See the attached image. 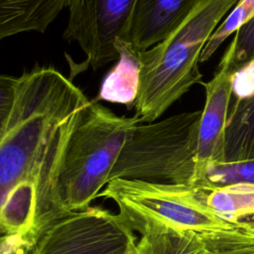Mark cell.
I'll list each match as a JSON object with an SVG mask.
<instances>
[{
    "label": "cell",
    "instance_id": "13",
    "mask_svg": "<svg viewBox=\"0 0 254 254\" xmlns=\"http://www.w3.org/2000/svg\"><path fill=\"white\" fill-rule=\"evenodd\" d=\"M195 190L204 204L223 221L233 225L245 223L254 226L253 184L236 183Z\"/></svg>",
    "mask_w": 254,
    "mask_h": 254
},
{
    "label": "cell",
    "instance_id": "3",
    "mask_svg": "<svg viewBox=\"0 0 254 254\" xmlns=\"http://www.w3.org/2000/svg\"><path fill=\"white\" fill-rule=\"evenodd\" d=\"M138 118L119 116L90 101L74 128L63 159L57 192L65 213L89 206L107 185L111 171Z\"/></svg>",
    "mask_w": 254,
    "mask_h": 254
},
{
    "label": "cell",
    "instance_id": "22",
    "mask_svg": "<svg viewBox=\"0 0 254 254\" xmlns=\"http://www.w3.org/2000/svg\"><path fill=\"white\" fill-rule=\"evenodd\" d=\"M135 254H145V253H143L142 251H140L139 249H137V246H136V253Z\"/></svg>",
    "mask_w": 254,
    "mask_h": 254
},
{
    "label": "cell",
    "instance_id": "17",
    "mask_svg": "<svg viewBox=\"0 0 254 254\" xmlns=\"http://www.w3.org/2000/svg\"><path fill=\"white\" fill-rule=\"evenodd\" d=\"M236 183L254 185V160L211 164L195 189H211Z\"/></svg>",
    "mask_w": 254,
    "mask_h": 254
},
{
    "label": "cell",
    "instance_id": "20",
    "mask_svg": "<svg viewBox=\"0 0 254 254\" xmlns=\"http://www.w3.org/2000/svg\"><path fill=\"white\" fill-rule=\"evenodd\" d=\"M254 95V61L234 70L232 77V97L245 98Z\"/></svg>",
    "mask_w": 254,
    "mask_h": 254
},
{
    "label": "cell",
    "instance_id": "15",
    "mask_svg": "<svg viewBox=\"0 0 254 254\" xmlns=\"http://www.w3.org/2000/svg\"><path fill=\"white\" fill-rule=\"evenodd\" d=\"M200 233L208 254H254L253 225L240 223Z\"/></svg>",
    "mask_w": 254,
    "mask_h": 254
},
{
    "label": "cell",
    "instance_id": "19",
    "mask_svg": "<svg viewBox=\"0 0 254 254\" xmlns=\"http://www.w3.org/2000/svg\"><path fill=\"white\" fill-rule=\"evenodd\" d=\"M18 77L0 73V138L13 108Z\"/></svg>",
    "mask_w": 254,
    "mask_h": 254
},
{
    "label": "cell",
    "instance_id": "5",
    "mask_svg": "<svg viewBox=\"0 0 254 254\" xmlns=\"http://www.w3.org/2000/svg\"><path fill=\"white\" fill-rule=\"evenodd\" d=\"M97 196L112 199L124 217H143L198 232L233 226L217 217L189 186L113 179Z\"/></svg>",
    "mask_w": 254,
    "mask_h": 254
},
{
    "label": "cell",
    "instance_id": "12",
    "mask_svg": "<svg viewBox=\"0 0 254 254\" xmlns=\"http://www.w3.org/2000/svg\"><path fill=\"white\" fill-rule=\"evenodd\" d=\"M254 160V95L233 98L223 130L217 163Z\"/></svg>",
    "mask_w": 254,
    "mask_h": 254
},
{
    "label": "cell",
    "instance_id": "18",
    "mask_svg": "<svg viewBox=\"0 0 254 254\" xmlns=\"http://www.w3.org/2000/svg\"><path fill=\"white\" fill-rule=\"evenodd\" d=\"M232 42L234 44L232 59L234 69L254 61V16L233 34Z\"/></svg>",
    "mask_w": 254,
    "mask_h": 254
},
{
    "label": "cell",
    "instance_id": "16",
    "mask_svg": "<svg viewBox=\"0 0 254 254\" xmlns=\"http://www.w3.org/2000/svg\"><path fill=\"white\" fill-rule=\"evenodd\" d=\"M254 16V0H237L207 41L200 64L207 62L229 36H232L244 23Z\"/></svg>",
    "mask_w": 254,
    "mask_h": 254
},
{
    "label": "cell",
    "instance_id": "21",
    "mask_svg": "<svg viewBox=\"0 0 254 254\" xmlns=\"http://www.w3.org/2000/svg\"><path fill=\"white\" fill-rule=\"evenodd\" d=\"M37 241L22 234L11 235L0 241V254H30Z\"/></svg>",
    "mask_w": 254,
    "mask_h": 254
},
{
    "label": "cell",
    "instance_id": "11",
    "mask_svg": "<svg viewBox=\"0 0 254 254\" xmlns=\"http://www.w3.org/2000/svg\"><path fill=\"white\" fill-rule=\"evenodd\" d=\"M69 0H0V41L25 32L44 33Z\"/></svg>",
    "mask_w": 254,
    "mask_h": 254
},
{
    "label": "cell",
    "instance_id": "7",
    "mask_svg": "<svg viewBox=\"0 0 254 254\" xmlns=\"http://www.w3.org/2000/svg\"><path fill=\"white\" fill-rule=\"evenodd\" d=\"M134 3L135 0H69L64 36L79 45L93 69L118 60L115 43L124 39Z\"/></svg>",
    "mask_w": 254,
    "mask_h": 254
},
{
    "label": "cell",
    "instance_id": "10",
    "mask_svg": "<svg viewBox=\"0 0 254 254\" xmlns=\"http://www.w3.org/2000/svg\"><path fill=\"white\" fill-rule=\"evenodd\" d=\"M124 218L134 231L140 233L137 249L145 254H208L198 231L175 227L149 218Z\"/></svg>",
    "mask_w": 254,
    "mask_h": 254
},
{
    "label": "cell",
    "instance_id": "9",
    "mask_svg": "<svg viewBox=\"0 0 254 254\" xmlns=\"http://www.w3.org/2000/svg\"><path fill=\"white\" fill-rule=\"evenodd\" d=\"M197 0H135L123 41L143 53L166 38Z\"/></svg>",
    "mask_w": 254,
    "mask_h": 254
},
{
    "label": "cell",
    "instance_id": "1",
    "mask_svg": "<svg viewBox=\"0 0 254 254\" xmlns=\"http://www.w3.org/2000/svg\"><path fill=\"white\" fill-rule=\"evenodd\" d=\"M90 100L54 66L18 77L0 138V241L15 234L36 240L66 214L57 183L69 138Z\"/></svg>",
    "mask_w": 254,
    "mask_h": 254
},
{
    "label": "cell",
    "instance_id": "4",
    "mask_svg": "<svg viewBox=\"0 0 254 254\" xmlns=\"http://www.w3.org/2000/svg\"><path fill=\"white\" fill-rule=\"evenodd\" d=\"M201 110L138 123L129 132L111 171L113 179L191 187Z\"/></svg>",
    "mask_w": 254,
    "mask_h": 254
},
{
    "label": "cell",
    "instance_id": "6",
    "mask_svg": "<svg viewBox=\"0 0 254 254\" xmlns=\"http://www.w3.org/2000/svg\"><path fill=\"white\" fill-rule=\"evenodd\" d=\"M136 236L126 219L100 206L55 220L30 254H135Z\"/></svg>",
    "mask_w": 254,
    "mask_h": 254
},
{
    "label": "cell",
    "instance_id": "14",
    "mask_svg": "<svg viewBox=\"0 0 254 254\" xmlns=\"http://www.w3.org/2000/svg\"><path fill=\"white\" fill-rule=\"evenodd\" d=\"M115 47L118 52V63L104 78L98 99L122 103L128 109L134 108L138 92L141 54L123 40H118Z\"/></svg>",
    "mask_w": 254,
    "mask_h": 254
},
{
    "label": "cell",
    "instance_id": "2",
    "mask_svg": "<svg viewBox=\"0 0 254 254\" xmlns=\"http://www.w3.org/2000/svg\"><path fill=\"white\" fill-rule=\"evenodd\" d=\"M237 0H197L189 14L162 41L141 53L134 104L140 123L158 120L194 84L203 49Z\"/></svg>",
    "mask_w": 254,
    "mask_h": 254
},
{
    "label": "cell",
    "instance_id": "8",
    "mask_svg": "<svg viewBox=\"0 0 254 254\" xmlns=\"http://www.w3.org/2000/svg\"><path fill=\"white\" fill-rule=\"evenodd\" d=\"M234 44L231 40L218 64L215 74L206 83H202L205 100L197 129L191 188L196 187L202 181L211 164L219 161L221 139L232 96V77L235 70L232 64Z\"/></svg>",
    "mask_w": 254,
    "mask_h": 254
}]
</instances>
